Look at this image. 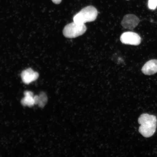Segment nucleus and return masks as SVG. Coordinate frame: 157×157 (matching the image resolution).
I'll list each match as a JSON object with an SVG mask.
<instances>
[{
  "instance_id": "f257e3e1",
  "label": "nucleus",
  "mask_w": 157,
  "mask_h": 157,
  "mask_svg": "<svg viewBox=\"0 0 157 157\" xmlns=\"http://www.w3.org/2000/svg\"><path fill=\"white\" fill-rule=\"evenodd\" d=\"M140 124L139 132L145 137L152 136L155 132L157 124L156 116L147 113L141 115L138 119Z\"/></svg>"
},
{
  "instance_id": "f03ea898",
  "label": "nucleus",
  "mask_w": 157,
  "mask_h": 157,
  "mask_svg": "<svg viewBox=\"0 0 157 157\" xmlns=\"http://www.w3.org/2000/svg\"><path fill=\"white\" fill-rule=\"evenodd\" d=\"M98 13L97 10L95 7L93 6H88L84 8L74 16V21L82 24L91 22L97 19Z\"/></svg>"
},
{
  "instance_id": "7ed1b4c3",
  "label": "nucleus",
  "mask_w": 157,
  "mask_h": 157,
  "mask_svg": "<svg viewBox=\"0 0 157 157\" xmlns=\"http://www.w3.org/2000/svg\"><path fill=\"white\" fill-rule=\"evenodd\" d=\"M87 30L84 24L74 21L68 24L64 27L63 34L67 38H75L83 34Z\"/></svg>"
},
{
  "instance_id": "20e7f679",
  "label": "nucleus",
  "mask_w": 157,
  "mask_h": 157,
  "mask_svg": "<svg viewBox=\"0 0 157 157\" xmlns=\"http://www.w3.org/2000/svg\"><path fill=\"white\" fill-rule=\"evenodd\" d=\"M120 40L123 44L134 46H137L140 44L141 42V39L139 35L133 32H126L121 35Z\"/></svg>"
},
{
  "instance_id": "39448f33",
  "label": "nucleus",
  "mask_w": 157,
  "mask_h": 157,
  "mask_svg": "<svg viewBox=\"0 0 157 157\" xmlns=\"http://www.w3.org/2000/svg\"><path fill=\"white\" fill-rule=\"evenodd\" d=\"M140 22V20L136 15L127 14L125 15L121 21V25L125 29H132L136 27Z\"/></svg>"
},
{
  "instance_id": "423d86ee",
  "label": "nucleus",
  "mask_w": 157,
  "mask_h": 157,
  "mask_svg": "<svg viewBox=\"0 0 157 157\" xmlns=\"http://www.w3.org/2000/svg\"><path fill=\"white\" fill-rule=\"evenodd\" d=\"M21 76L23 83L29 84L37 80L39 77V74L32 69L29 68L23 71Z\"/></svg>"
},
{
  "instance_id": "0eeeda50",
  "label": "nucleus",
  "mask_w": 157,
  "mask_h": 157,
  "mask_svg": "<svg viewBox=\"0 0 157 157\" xmlns=\"http://www.w3.org/2000/svg\"><path fill=\"white\" fill-rule=\"evenodd\" d=\"M143 73L146 75H151L157 72V60H149L143 67Z\"/></svg>"
},
{
  "instance_id": "6e6552de",
  "label": "nucleus",
  "mask_w": 157,
  "mask_h": 157,
  "mask_svg": "<svg viewBox=\"0 0 157 157\" xmlns=\"http://www.w3.org/2000/svg\"><path fill=\"white\" fill-rule=\"evenodd\" d=\"M34 97L25 96V97L21 100V104L24 106H28L29 107L33 106L35 105Z\"/></svg>"
},
{
  "instance_id": "1a4fd4ad",
  "label": "nucleus",
  "mask_w": 157,
  "mask_h": 157,
  "mask_svg": "<svg viewBox=\"0 0 157 157\" xmlns=\"http://www.w3.org/2000/svg\"><path fill=\"white\" fill-rule=\"evenodd\" d=\"M48 98L46 93L41 92L39 95V102L38 105L39 107L43 108L46 105L48 101Z\"/></svg>"
},
{
  "instance_id": "9d476101",
  "label": "nucleus",
  "mask_w": 157,
  "mask_h": 157,
  "mask_svg": "<svg viewBox=\"0 0 157 157\" xmlns=\"http://www.w3.org/2000/svg\"><path fill=\"white\" fill-rule=\"evenodd\" d=\"M148 6L150 9H155L157 7V0H149Z\"/></svg>"
},
{
  "instance_id": "9b49d317",
  "label": "nucleus",
  "mask_w": 157,
  "mask_h": 157,
  "mask_svg": "<svg viewBox=\"0 0 157 157\" xmlns=\"http://www.w3.org/2000/svg\"><path fill=\"white\" fill-rule=\"evenodd\" d=\"M25 96H29V97H34V94L32 92L30 91H25L24 92Z\"/></svg>"
},
{
  "instance_id": "f8f14e48",
  "label": "nucleus",
  "mask_w": 157,
  "mask_h": 157,
  "mask_svg": "<svg viewBox=\"0 0 157 157\" xmlns=\"http://www.w3.org/2000/svg\"><path fill=\"white\" fill-rule=\"evenodd\" d=\"M35 105H38L39 102V96L35 95L34 97Z\"/></svg>"
},
{
  "instance_id": "ddd939ff",
  "label": "nucleus",
  "mask_w": 157,
  "mask_h": 157,
  "mask_svg": "<svg viewBox=\"0 0 157 157\" xmlns=\"http://www.w3.org/2000/svg\"><path fill=\"white\" fill-rule=\"evenodd\" d=\"M52 1L56 4H59L62 1V0H52Z\"/></svg>"
},
{
  "instance_id": "4468645a",
  "label": "nucleus",
  "mask_w": 157,
  "mask_h": 157,
  "mask_svg": "<svg viewBox=\"0 0 157 157\" xmlns=\"http://www.w3.org/2000/svg\"><path fill=\"white\" fill-rule=\"evenodd\" d=\"M126 1H129V0H126Z\"/></svg>"
}]
</instances>
